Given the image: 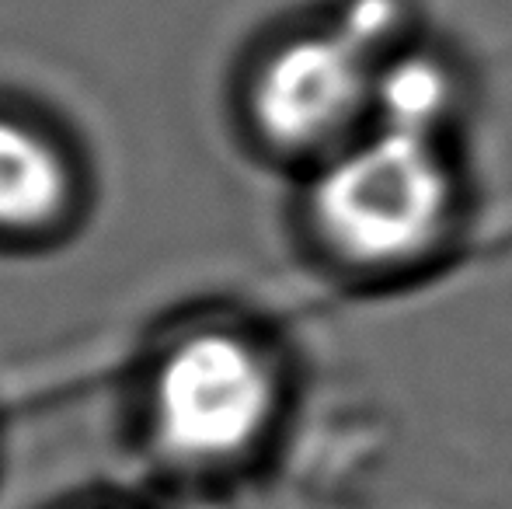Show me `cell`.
Segmentation results:
<instances>
[{"label": "cell", "mask_w": 512, "mask_h": 509, "mask_svg": "<svg viewBox=\"0 0 512 509\" xmlns=\"http://www.w3.org/2000/svg\"><path fill=\"white\" fill-rule=\"evenodd\" d=\"M401 25H405L401 0H349L335 28L377 60L380 53H398L394 42L401 35Z\"/></svg>", "instance_id": "6"}, {"label": "cell", "mask_w": 512, "mask_h": 509, "mask_svg": "<svg viewBox=\"0 0 512 509\" xmlns=\"http://www.w3.org/2000/svg\"><path fill=\"white\" fill-rule=\"evenodd\" d=\"M276 408L269 363L237 335L206 332L168 356L157 381L161 436L182 457H227L248 447Z\"/></svg>", "instance_id": "2"}, {"label": "cell", "mask_w": 512, "mask_h": 509, "mask_svg": "<svg viewBox=\"0 0 512 509\" xmlns=\"http://www.w3.org/2000/svg\"><path fill=\"white\" fill-rule=\"evenodd\" d=\"M460 109V81L436 53H394L373 77V112L380 129L443 140Z\"/></svg>", "instance_id": "4"}, {"label": "cell", "mask_w": 512, "mask_h": 509, "mask_svg": "<svg viewBox=\"0 0 512 509\" xmlns=\"http://www.w3.org/2000/svg\"><path fill=\"white\" fill-rule=\"evenodd\" d=\"M67 196L60 154L32 129L0 119V224H42Z\"/></svg>", "instance_id": "5"}, {"label": "cell", "mask_w": 512, "mask_h": 509, "mask_svg": "<svg viewBox=\"0 0 512 509\" xmlns=\"http://www.w3.org/2000/svg\"><path fill=\"white\" fill-rule=\"evenodd\" d=\"M310 206L342 262L366 272H411L450 245L460 178L443 140L377 129L331 154Z\"/></svg>", "instance_id": "1"}, {"label": "cell", "mask_w": 512, "mask_h": 509, "mask_svg": "<svg viewBox=\"0 0 512 509\" xmlns=\"http://www.w3.org/2000/svg\"><path fill=\"white\" fill-rule=\"evenodd\" d=\"M380 63L338 28L290 39L255 81L258 126L283 147H345L373 112Z\"/></svg>", "instance_id": "3"}]
</instances>
